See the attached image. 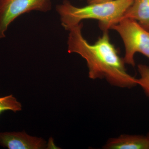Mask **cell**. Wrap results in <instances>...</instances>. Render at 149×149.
Instances as JSON below:
<instances>
[{"label": "cell", "instance_id": "obj_1", "mask_svg": "<svg viewBox=\"0 0 149 149\" xmlns=\"http://www.w3.org/2000/svg\"><path fill=\"white\" fill-rule=\"evenodd\" d=\"M83 26L81 22L68 30V52L78 54L86 61L89 78L104 79L118 88L130 89L137 86V78L127 72L123 58L111 42L108 31L103 32L95 42L91 44L82 35Z\"/></svg>", "mask_w": 149, "mask_h": 149}, {"label": "cell", "instance_id": "obj_2", "mask_svg": "<svg viewBox=\"0 0 149 149\" xmlns=\"http://www.w3.org/2000/svg\"><path fill=\"white\" fill-rule=\"evenodd\" d=\"M133 0H113L104 2L88 4L82 7L75 6L68 0L56 6V10L61 25L67 31L83 20L96 19L103 32L108 31L122 19L125 11Z\"/></svg>", "mask_w": 149, "mask_h": 149}, {"label": "cell", "instance_id": "obj_3", "mask_svg": "<svg viewBox=\"0 0 149 149\" xmlns=\"http://www.w3.org/2000/svg\"><path fill=\"white\" fill-rule=\"evenodd\" d=\"M111 29L116 31L124 43L125 64L135 66L134 56L140 53L149 58V31L139 22L128 18L122 19Z\"/></svg>", "mask_w": 149, "mask_h": 149}, {"label": "cell", "instance_id": "obj_4", "mask_svg": "<svg viewBox=\"0 0 149 149\" xmlns=\"http://www.w3.org/2000/svg\"><path fill=\"white\" fill-rule=\"evenodd\" d=\"M52 8L51 0H0V39L6 37L10 24L22 15L32 11L47 12Z\"/></svg>", "mask_w": 149, "mask_h": 149}, {"label": "cell", "instance_id": "obj_5", "mask_svg": "<svg viewBox=\"0 0 149 149\" xmlns=\"http://www.w3.org/2000/svg\"><path fill=\"white\" fill-rule=\"evenodd\" d=\"M0 146L9 149L46 148V141L22 132H0Z\"/></svg>", "mask_w": 149, "mask_h": 149}, {"label": "cell", "instance_id": "obj_6", "mask_svg": "<svg viewBox=\"0 0 149 149\" xmlns=\"http://www.w3.org/2000/svg\"><path fill=\"white\" fill-rule=\"evenodd\" d=\"M104 149H149L146 136L123 134L110 138L103 146Z\"/></svg>", "mask_w": 149, "mask_h": 149}, {"label": "cell", "instance_id": "obj_7", "mask_svg": "<svg viewBox=\"0 0 149 149\" xmlns=\"http://www.w3.org/2000/svg\"><path fill=\"white\" fill-rule=\"evenodd\" d=\"M123 18L135 20L149 31V0H133V3L125 11Z\"/></svg>", "mask_w": 149, "mask_h": 149}, {"label": "cell", "instance_id": "obj_8", "mask_svg": "<svg viewBox=\"0 0 149 149\" xmlns=\"http://www.w3.org/2000/svg\"><path fill=\"white\" fill-rule=\"evenodd\" d=\"M22 109L21 104L12 95L0 97V114L7 110L16 112L21 111Z\"/></svg>", "mask_w": 149, "mask_h": 149}, {"label": "cell", "instance_id": "obj_9", "mask_svg": "<svg viewBox=\"0 0 149 149\" xmlns=\"http://www.w3.org/2000/svg\"><path fill=\"white\" fill-rule=\"evenodd\" d=\"M138 69L140 77L137 79V84L149 99V66L145 64H139Z\"/></svg>", "mask_w": 149, "mask_h": 149}, {"label": "cell", "instance_id": "obj_10", "mask_svg": "<svg viewBox=\"0 0 149 149\" xmlns=\"http://www.w3.org/2000/svg\"><path fill=\"white\" fill-rule=\"evenodd\" d=\"M111 1H113V0H87V2L88 4H91L94 3L104 2Z\"/></svg>", "mask_w": 149, "mask_h": 149}, {"label": "cell", "instance_id": "obj_11", "mask_svg": "<svg viewBox=\"0 0 149 149\" xmlns=\"http://www.w3.org/2000/svg\"><path fill=\"white\" fill-rule=\"evenodd\" d=\"M147 137H148V141L149 142V132L148 133V134H147Z\"/></svg>", "mask_w": 149, "mask_h": 149}, {"label": "cell", "instance_id": "obj_12", "mask_svg": "<svg viewBox=\"0 0 149 149\" xmlns=\"http://www.w3.org/2000/svg\"><path fill=\"white\" fill-rule=\"evenodd\" d=\"M80 1H82V0H80Z\"/></svg>", "mask_w": 149, "mask_h": 149}]
</instances>
